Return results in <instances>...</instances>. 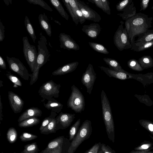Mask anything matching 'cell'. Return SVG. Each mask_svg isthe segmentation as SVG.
<instances>
[{
	"label": "cell",
	"mask_w": 153,
	"mask_h": 153,
	"mask_svg": "<svg viewBox=\"0 0 153 153\" xmlns=\"http://www.w3.org/2000/svg\"><path fill=\"white\" fill-rule=\"evenodd\" d=\"M47 40L42 32L39 33V38L37 45L38 52L35 68L32 74H30V84L32 85L37 80L40 68L49 59L50 54L47 47Z\"/></svg>",
	"instance_id": "6da1fadb"
},
{
	"label": "cell",
	"mask_w": 153,
	"mask_h": 153,
	"mask_svg": "<svg viewBox=\"0 0 153 153\" xmlns=\"http://www.w3.org/2000/svg\"><path fill=\"white\" fill-rule=\"evenodd\" d=\"M102 117L109 139L114 142L115 129L111 108L108 99L102 90L101 94Z\"/></svg>",
	"instance_id": "7a4b0ae2"
},
{
	"label": "cell",
	"mask_w": 153,
	"mask_h": 153,
	"mask_svg": "<svg viewBox=\"0 0 153 153\" xmlns=\"http://www.w3.org/2000/svg\"><path fill=\"white\" fill-rule=\"evenodd\" d=\"M92 130L91 121L88 120L84 121L79 128L74 138L71 142V146L66 153H74L81 143L90 137Z\"/></svg>",
	"instance_id": "3957f363"
},
{
	"label": "cell",
	"mask_w": 153,
	"mask_h": 153,
	"mask_svg": "<svg viewBox=\"0 0 153 153\" xmlns=\"http://www.w3.org/2000/svg\"><path fill=\"white\" fill-rule=\"evenodd\" d=\"M71 143L64 136H59L51 140L45 149L39 153H66Z\"/></svg>",
	"instance_id": "277c9868"
},
{
	"label": "cell",
	"mask_w": 153,
	"mask_h": 153,
	"mask_svg": "<svg viewBox=\"0 0 153 153\" xmlns=\"http://www.w3.org/2000/svg\"><path fill=\"white\" fill-rule=\"evenodd\" d=\"M71 92L67 102L68 108L76 113H81L85 108L84 97L79 90L74 85L71 87Z\"/></svg>",
	"instance_id": "5b68a950"
},
{
	"label": "cell",
	"mask_w": 153,
	"mask_h": 153,
	"mask_svg": "<svg viewBox=\"0 0 153 153\" xmlns=\"http://www.w3.org/2000/svg\"><path fill=\"white\" fill-rule=\"evenodd\" d=\"M61 86L60 84H56L52 80H50L45 82L41 86L38 93L43 99L52 100L54 99L53 97H59Z\"/></svg>",
	"instance_id": "8992f818"
},
{
	"label": "cell",
	"mask_w": 153,
	"mask_h": 153,
	"mask_svg": "<svg viewBox=\"0 0 153 153\" xmlns=\"http://www.w3.org/2000/svg\"><path fill=\"white\" fill-rule=\"evenodd\" d=\"M22 41L24 56L31 71L33 72L35 68L38 53L35 46L30 44L27 36H24Z\"/></svg>",
	"instance_id": "52a82bcc"
},
{
	"label": "cell",
	"mask_w": 153,
	"mask_h": 153,
	"mask_svg": "<svg viewBox=\"0 0 153 153\" xmlns=\"http://www.w3.org/2000/svg\"><path fill=\"white\" fill-rule=\"evenodd\" d=\"M120 24L116 31L114 37V43L117 48L120 51L129 48V43L126 29L123 28V22Z\"/></svg>",
	"instance_id": "ba28073f"
},
{
	"label": "cell",
	"mask_w": 153,
	"mask_h": 153,
	"mask_svg": "<svg viewBox=\"0 0 153 153\" xmlns=\"http://www.w3.org/2000/svg\"><path fill=\"white\" fill-rule=\"evenodd\" d=\"M9 68L25 80H28L30 74L27 68L20 60L15 57L6 56Z\"/></svg>",
	"instance_id": "9c48e42d"
},
{
	"label": "cell",
	"mask_w": 153,
	"mask_h": 153,
	"mask_svg": "<svg viewBox=\"0 0 153 153\" xmlns=\"http://www.w3.org/2000/svg\"><path fill=\"white\" fill-rule=\"evenodd\" d=\"M96 78V74L93 66L90 63L82 74L81 80L82 83L86 88L87 92L89 94H91Z\"/></svg>",
	"instance_id": "30bf717a"
},
{
	"label": "cell",
	"mask_w": 153,
	"mask_h": 153,
	"mask_svg": "<svg viewBox=\"0 0 153 153\" xmlns=\"http://www.w3.org/2000/svg\"><path fill=\"white\" fill-rule=\"evenodd\" d=\"M78 8L82 12L86 20L95 22H99L101 20L100 15L84 2L76 0Z\"/></svg>",
	"instance_id": "8fae6325"
},
{
	"label": "cell",
	"mask_w": 153,
	"mask_h": 153,
	"mask_svg": "<svg viewBox=\"0 0 153 153\" xmlns=\"http://www.w3.org/2000/svg\"><path fill=\"white\" fill-rule=\"evenodd\" d=\"M75 114L63 113L61 111L56 117V130L64 129L69 127L75 118Z\"/></svg>",
	"instance_id": "7c38bea8"
},
{
	"label": "cell",
	"mask_w": 153,
	"mask_h": 153,
	"mask_svg": "<svg viewBox=\"0 0 153 153\" xmlns=\"http://www.w3.org/2000/svg\"><path fill=\"white\" fill-rule=\"evenodd\" d=\"M60 47L69 51L73 50H79L80 47L75 41L71 38L69 35L65 33H61L59 36Z\"/></svg>",
	"instance_id": "4fadbf2b"
},
{
	"label": "cell",
	"mask_w": 153,
	"mask_h": 153,
	"mask_svg": "<svg viewBox=\"0 0 153 153\" xmlns=\"http://www.w3.org/2000/svg\"><path fill=\"white\" fill-rule=\"evenodd\" d=\"M8 98L10 106L16 114L20 113L22 109L24 102L17 94L12 91L8 92Z\"/></svg>",
	"instance_id": "5bb4252c"
},
{
	"label": "cell",
	"mask_w": 153,
	"mask_h": 153,
	"mask_svg": "<svg viewBox=\"0 0 153 153\" xmlns=\"http://www.w3.org/2000/svg\"><path fill=\"white\" fill-rule=\"evenodd\" d=\"M101 28L98 23H93L88 25L82 26V30L88 37L92 39H96L100 34Z\"/></svg>",
	"instance_id": "9a60e30c"
},
{
	"label": "cell",
	"mask_w": 153,
	"mask_h": 153,
	"mask_svg": "<svg viewBox=\"0 0 153 153\" xmlns=\"http://www.w3.org/2000/svg\"><path fill=\"white\" fill-rule=\"evenodd\" d=\"M98 67L110 77H113L121 80H124L132 77V76L126 71L118 72L103 66H99Z\"/></svg>",
	"instance_id": "2e32d148"
},
{
	"label": "cell",
	"mask_w": 153,
	"mask_h": 153,
	"mask_svg": "<svg viewBox=\"0 0 153 153\" xmlns=\"http://www.w3.org/2000/svg\"><path fill=\"white\" fill-rule=\"evenodd\" d=\"M79 64L77 61L68 63L53 71L52 74L54 76L62 75L71 72L76 69Z\"/></svg>",
	"instance_id": "e0dca14e"
},
{
	"label": "cell",
	"mask_w": 153,
	"mask_h": 153,
	"mask_svg": "<svg viewBox=\"0 0 153 153\" xmlns=\"http://www.w3.org/2000/svg\"><path fill=\"white\" fill-rule=\"evenodd\" d=\"M42 111L39 108L32 107L28 108L24 111L18 118L19 123L30 118L41 117L42 115Z\"/></svg>",
	"instance_id": "ac0fdd59"
},
{
	"label": "cell",
	"mask_w": 153,
	"mask_h": 153,
	"mask_svg": "<svg viewBox=\"0 0 153 153\" xmlns=\"http://www.w3.org/2000/svg\"><path fill=\"white\" fill-rule=\"evenodd\" d=\"M38 20L41 28L45 32L48 36L51 37L52 33L51 25L45 13L39 15Z\"/></svg>",
	"instance_id": "d6986e66"
},
{
	"label": "cell",
	"mask_w": 153,
	"mask_h": 153,
	"mask_svg": "<svg viewBox=\"0 0 153 153\" xmlns=\"http://www.w3.org/2000/svg\"><path fill=\"white\" fill-rule=\"evenodd\" d=\"M45 107L48 110H51V111L56 113L61 112L63 105L61 103L54 99L52 100H48L47 103H43Z\"/></svg>",
	"instance_id": "ffe728a7"
},
{
	"label": "cell",
	"mask_w": 153,
	"mask_h": 153,
	"mask_svg": "<svg viewBox=\"0 0 153 153\" xmlns=\"http://www.w3.org/2000/svg\"><path fill=\"white\" fill-rule=\"evenodd\" d=\"M69 2L76 19L80 24H83L85 21L86 19L78 8L76 0H69Z\"/></svg>",
	"instance_id": "44dd1931"
},
{
	"label": "cell",
	"mask_w": 153,
	"mask_h": 153,
	"mask_svg": "<svg viewBox=\"0 0 153 153\" xmlns=\"http://www.w3.org/2000/svg\"><path fill=\"white\" fill-rule=\"evenodd\" d=\"M88 1L94 4L104 12L108 15L111 14L109 2L108 0H88Z\"/></svg>",
	"instance_id": "7402d4cb"
},
{
	"label": "cell",
	"mask_w": 153,
	"mask_h": 153,
	"mask_svg": "<svg viewBox=\"0 0 153 153\" xmlns=\"http://www.w3.org/2000/svg\"><path fill=\"white\" fill-rule=\"evenodd\" d=\"M103 59L109 66L110 69L118 72H126L122 68L119 63L116 60L107 57L104 58Z\"/></svg>",
	"instance_id": "603a6c76"
},
{
	"label": "cell",
	"mask_w": 153,
	"mask_h": 153,
	"mask_svg": "<svg viewBox=\"0 0 153 153\" xmlns=\"http://www.w3.org/2000/svg\"><path fill=\"white\" fill-rule=\"evenodd\" d=\"M49 1L61 16L68 20L69 16L65 10L61 2L58 0H49Z\"/></svg>",
	"instance_id": "cb8c5ba5"
},
{
	"label": "cell",
	"mask_w": 153,
	"mask_h": 153,
	"mask_svg": "<svg viewBox=\"0 0 153 153\" xmlns=\"http://www.w3.org/2000/svg\"><path fill=\"white\" fill-rule=\"evenodd\" d=\"M40 119L37 117H33L26 119L19 123V126L21 128H27L39 124Z\"/></svg>",
	"instance_id": "d4e9b609"
},
{
	"label": "cell",
	"mask_w": 153,
	"mask_h": 153,
	"mask_svg": "<svg viewBox=\"0 0 153 153\" xmlns=\"http://www.w3.org/2000/svg\"><path fill=\"white\" fill-rule=\"evenodd\" d=\"M56 117L53 118L49 124L43 130L40 131L41 134H48L55 133L56 130Z\"/></svg>",
	"instance_id": "484cf974"
},
{
	"label": "cell",
	"mask_w": 153,
	"mask_h": 153,
	"mask_svg": "<svg viewBox=\"0 0 153 153\" xmlns=\"http://www.w3.org/2000/svg\"><path fill=\"white\" fill-rule=\"evenodd\" d=\"M24 24L26 29L30 36L33 40V42L34 43H35L36 37L34 29L29 18L26 16H25L24 20Z\"/></svg>",
	"instance_id": "4316f807"
},
{
	"label": "cell",
	"mask_w": 153,
	"mask_h": 153,
	"mask_svg": "<svg viewBox=\"0 0 153 153\" xmlns=\"http://www.w3.org/2000/svg\"><path fill=\"white\" fill-rule=\"evenodd\" d=\"M153 149V143L147 141H144L134 149L137 151H149Z\"/></svg>",
	"instance_id": "83f0119b"
},
{
	"label": "cell",
	"mask_w": 153,
	"mask_h": 153,
	"mask_svg": "<svg viewBox=\"0 0 153 153\" xmlns=\"http://www.w3.org/2000/svg\"><path fill=\"white\" fill-rule=\"evenodd\" d=\"M81 120L79 118L70 128L69 132V140L71 142L76 135L79 128Z\"/></svg>",
	"instance_id": "f1b7e54d"
},
{
	"label": "cell",
	"mask_w": 153,
	"mask_h": 153,
	"mask_svg": "<svg viewBox=\"0 0 153 153\" xmlns=\"http://www.w3.org/2000/svg\"><path fill=\"white\" fill-rule=\"evenodd\" d=\"M39 151L37 143L35 142L25 145L21 153H38Z\"/></svg>",
	"instance_id": "f546056e"
},
{
	"label": "cell",
	"mask_w": 153,
	"mask_h": 153,
	"mask_svg": "<svg viewBox=\"0 0 153 153\" xmlns=\"http://www.w3.org/2000/svg\"><path fill=\"white\" fill-rule=\"evenodd\" d=\"M88 44L93 50L99 53L105 54L109 53L107 49L102 45L92 42H89Z\"/></svg>",
	"instance_id": "4dcf8cb0"
},
{
	"label": "cell",
	"mask_w": 153,
	"mask_h": 153,
	"mask_svg": "<svg viewBox=\"0 0 153 153\" xmlns=\"http://www.w3.org/2000/svg\"><path fill=\"white\" fill-rule=\"evenodd\" d=\"M17 138V133L16 129L13 127H10L8 129L7 133V138L9 143H15Z\"/></svg>",
	"instance_id": "1f68e13d"
},
{
	"label": "cell",
	"mask_w": 153,
	"mask_h": 153,
	"mask_svg": "<svg viewBox=\"0 0 153 153\" xmlns=\"http://www.w3.org/2000/svg\"><path fill=\"white\" fill-rule=\"evenodd\" d=\"M140 125L153 136V123L148 120H141L139 121Z\"/></svg>",
	"instance_id": "d6a6232c"
},
{
	"label": "cell",
	"mask_w": 153,
	"mask_h": 153,
	"mask_svg": "<svg viewBox=\"0 0 153 153\" xmlns=\"http://www.w3.org/2000/svg\"><path fill=\"white\" fill-rule=\"evenodd\" d=\"M30 4L38 5L45 10L52 12V9L44 1L42 0H27Z\"/></svg>",
	"instance_id": "836d02e7"
},
{
	"label": "cell",
	"mask_w": 153,
	"mask_h": 153,
	"mask_svg": "<svg viewBox=\"0 0 153 153\" xmlns=\"http://www.w3.org/2000/svg\"><path fill=\"white\" fill-rule=\"evenodd\" d=\"M57 113L51 111L50 114L49 116L45 117L43 120L41 125L39 128L40 131L43 130L51 122L52 120L54 118L56 117L57 115Z\"/></svg>",
	"instance_id": "e575fe53"
},
{
	"label": "cell",
	"mask_w": 153,
	"mask_h": 153,
	"mask_svg": "<svg viewBox=\"0 0 153 153\" xmlns=\"http://www.w3.org/2000/svg\"><path fill=\"white\" fill-rule=\"evenodd\" d=\"M69 0H62V1L70 15L73 21L77 25L78 24L79 22L76 19L74 15L72 8L69 3Z\"/></svg>",
	"instance_id": "d590c367"
},
{
	"label": "cell",
	"mask_w": 153,
	"mask_h": 153,
	"mask_svg": "<svg viewBox=\"0 0 153 153\" xmlns=\"http://www.w3.org/2000/svg\"><path fill=\"white\" fill-rule=\"evenodd\" d=\"M38 136L26 132H23L20 135V138L22 142H26L36 139Z\"/></svg>",
	"instance_id": "8d00e7d4"
},
{
	"label": "cell",
	"mask_w": 153,
	"mask_h": 153,
	"mask_svg": "<svg viewBox=\"0 0 153 153\" xmlns=\"http://www.w3.org/2000/svg\"><path fill=\"white\" fill-rule=\"evenodd\" d=\"M5 75L8 79L15 84L16 87H17V86H22V83L19 79L10 72L7 71ZM15 85L14 87H15Z\"/></svg>",
	"instance_id": "74e56055"
},
{
	"label": "cell",
	"mask_w": 153,
	"mask_h": 153,
	"mask_svg": "<svg viewBox=\"0 0 153 153\" xmlns=\"http://www.w3.org/2000/svg\"><path fill=\"white\" fill-rule=\"evenodd\" d=\"M101 144L102 143L100 142L95 143L84 153H98L101 147Z\"/></svg>",
	"instance_id": "f35d334b"
},
{
	"label": "cell",
	"mask_w": 153,
	"mask_h": 153,
	"mask_svg": "<svg viewBox=\"0 0 153 153\" xmlns=\"http://www.w3.org/2000/svg\"><path fill=\"white\" fill-rule=\"evenodd\" d=\"M129 1L125 0L118 3L116 6V9L117 11H122L128 4Z\"/></svg>",
	"instance_id": "ab89813d"
},
{
	"label": "cell",
	"mask_w": 153,
	"mask_h": 153,
	"mask_svg": "<svg viewBox=\"0 0 153 153\" xmlns=\"http://www.w3.org/2000/svg\"><path fill=\"white\" fill-rule=\"evenodd\" d=\"M101 149L104 153H116L109 146L104 143H102Z\"/></svg>",
	"instance_id": "60d3db41"
},
{
	"label": "cell",
	"mask_w": 153,
	"mask_h": 153,
	"mask_svg": "<svg viewBox=\"0 0 153 153\" xmlns=\"http://www.w3.org/2000/svg\"><path fill=\"white\" fill-rule=\"evenodd\" d=\"M5 27L2 22L0 21V42H2L5 37Z\"/></svg>",
	"instance_id": "b9f144b4"
},
{
	"label": "cell",
	"mask_w": 153,
	"mask_h": 153,
	"mask_svg": "<svg viewBox=\"0 0 153 153\" xmlns=\"http://www.w3.org/2000/svg\"><path fill=\"white\" fill-rule=\"evenodd\" d=\"M143 21L142 19L138 18L134 20L132 23L134 25H139L142 24L143 23Z\"/></svg>",
	"instance_id": "7bdbcfd3"
},
{
	"label": "cell",
	"mask_w": 153,
	"mask_h": 153,
	"mask_svg": "<svg viewBox=\"0 0 153 153\" xmlns=\"http://www.w3.org/2000/svg\"><path fill=\"white\" fill-rule=\"evenodd\" d=\"M0 68L4 70L7 68L5 62L1 56H0Z\"/></svg>",
	"instance_id": "ee69618b"
},
{
	"label": "cell",
	"mask_w": 153,
	"mask_h": 153,
	"mask_svg": "<svg viewBox=\"0 0 153 153\" xmlns=\"http://www.w3.org/2000/svg\"><path fill=\"white\" fill-rule=\"evenodd\" d=\"M0 121H1L3 120L2 114V103L1 102V97L0 96Z\"/></svg>",
	"instance_id": "f6af8a7d"
},
{
	"label": "cell",
	"mask_w": 153,
	"mask_h": 153,
	"mask_svg": "<svg viewBox=\"0 0 153 153\" xmlns=\"http://www.w3.org/2000/svg\"><path fill=\"white\" fill-rule=\"evenodd\" d=\"M153 39V34H149L145 38V40L146 42H149Z\"/></svg>",
	"instance_id": "bcb514c9"
},
{
	"label": "cell",
	"mask_w": 153,
	"mask_h": 153,
	"mask_svg": "<svg viewBox=\"0 0 153 153\" xmlns=\"http://www.w3.org/2000/svg\"><path fill=\"white\" fill-rule=\"evenodd\" d=\"M129 153H153V151H137L132 150Z\"/></svg>",
	"instance_id": "7dc6e473"
},
{
	"label": "cell",
	"mask_w": 153,
	"mask_h": 153,
	"mask_svg": "<svg viewBox=\"0 0 153 153\" xmlns=\"http://www.w3.org/2000/svg\"><path fill=\"white\" fill-rule=\"evenodd\" d=\"M128 64L130 67L133 69L136 65V62L135 61L132 60L130 62H128Z\"/></svg>",
	"instance_id": "c3c4849f"
},
{
	"label": "cell",
	"mask_w": 153,
	"mask_h": 153,
	"mask_svg": "<svg viewBox=\"0 0 153 153\" xmlns=\"http://www.w3.org/2000/svg\"><path fill=\"white\" fill-rule=\"evenodd\" d=\"M149 1V0H143L142 1V5L144 9L147 7Z\"/></svg>",
	"instance_id": "681fc988"
},
{
	"label": "cell",
	"mask_w": 153,
	"mask_h": 153,
	"mask_svg": "<svg viewBox=\"0 0 153 153\" xmlns=\"http://www.w3.org/2000/svg\"><path fill=\"white\" fill-rule=\"evenodd\" d=\"M143 62L146 64H148L150 62L149 59L147 57H145L143 59Z\"/></svg>",
	"instance_id": "f907efd6"
},
{
	"label": "cell",
	"mask_w": 153,
	"mask_h": 153,
	"mask_svg": "<svg viewBox=\"0 0 153 153\" xmlns=\"http://www.w3.org/2000/svg\"><path fill=\"white\" fill-rule=\"evenodd\" d=\"M5 3L7 5H8L10 4H12V1L11 0H4Z\"/></svg>",
	"instance_id": "816d5d0a"
},
{
	"label": "cell",
	"mask_w": 153,
	"mask_h": 153,
	"mask_svg": "<svg viewBox=\"0 0 153 153\" xmlns=\"http://www.w3.org/2000/svg\"><path fill=\"white\" fill-rule=\"evenodd\" d=\"M152 42H149L147 43L146 44L144 45V48H149L151 47V46L152 45Z\"/></svg>",
	"instance_id": "f5cc1de1"
},
{
	"label": "cell",
	"mask_w": 153,
	"mask_h": 153,
	"mask_svg": "<svg viewBox=\"0 0 153 153\" xmlns=\"http://www.w3.org/2000/svg\"><path fill=\"white\" fill-rule=\"evenodd\" d=\"M98 153H104L103 152V151H102V150L101 149V147L100 149L99 150L98 152Z\"/></svg>",
	"instance_id": "db71d44e"
},
{
	"label": "cell",
	"mask_w": 153,
	"mask_h": 153,
	"mask_svg": "<svg viewBox=\"0 0 153 153\" xmlns=\"http://www.w3.org/2000/svg\"><path fill=\"white\" fill-rule=\"evenodd\" d=\"M3 82L1 80L0 81V88L1 86H3V85L2 84Z\"/></svg>",
	"instance_id": "11a10c76"
},
{
	"label": "cell",
	"mask_w": 153,
	"mask_h": 153,
	"mask_svg": "<svg viewBox=\"0 0 153 153\" xmlns=\"http://www.w3.org/2000/svg\"><path fill=\"white\" fill-rule=\"evenodd\" d=\"M149 136L153 140V136L150 135H149Z\"/></svg>",
	"instance_id": "9f6ffc18"
},
{
	"label": "cell",
	"mask_w": 153,
	"mask_h": 153,
	"mask_svg": "<svg viewBox=\"0 0 153 153\" xmlns=\"http://www.w3.org/2000/svg\"><path fill=\"white\" fill-rule=\"evenodd\" d=\"M1 153H4L3 152H2Z\"/></svg>",
	"instance_id": "6f0895ef"
},
{
	"label": "cell",
	"mask_w": 153,
	"mask_h": 153,
	"mask_svg": "<svg viewBox=\"0 0 153 153\" xmlns=\"http://www.w3.org/2000/svg\"><path fill=\"white\" fill-rule=\"evenodd\" d=\"M13 153H16V152H14Z\"/></svg>",
	"instance_id": "680465c9"
}]
</instances>
